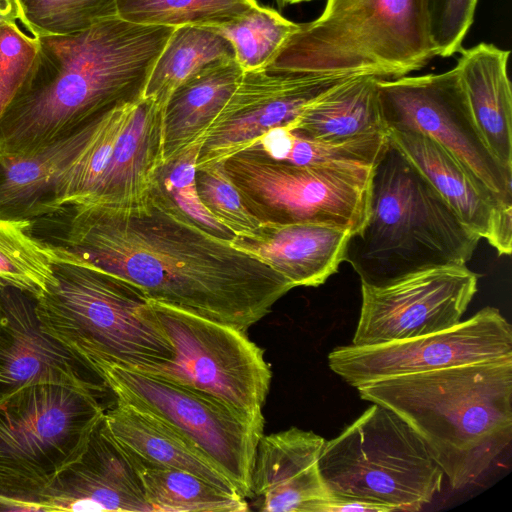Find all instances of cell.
<instances>
[{
  "mask_svg": "<svg viewBox=\"0 0 512 512\" xmlns=\"http://www.w3.org/2000/svg\"><path fill=\"white\" fill-rule=\"evenodd\" d=\"M27 231L60 261L124 279L151 300L247 331L293 284L259 257L215 237L153 186L125 205L66 203Z\"/></svg>",
  "mask_w": 512,
  "mask_h": 512,
  "instance_id": "6da1fadb",
  "label": "cell"
},
{
  "mask_svg": "<svg viewBox=\"0 0 512 512\" xmlns=\"http://www.w3.org/2000/svg\"><path fill=\"white\" fill-rule=\"evenodd\" d=\"M175 28L116 16L71 34H39L33 65L0 116V153L33 155L142 98Z\"/></svg>",
  "mask_w": 512,
  "mask_h": 512,
  "instance_id": "7a4b0ae2",
  "label": "cell"
},
{
  "mask_svg": "<svg viewBox=\"0 0 512 512\" xmlns=\"http://www.w3.org/2000/svg\"><path fill=\"white\" fill-rule=\"evenodd\" d=\"M422 438L453 489L474 483L512 440V357L390 377L357 387Z\"/></svg>",
  "mask_w": 512,
  "mask_h": 512,
  "instance_id": "3957f363",
  "label": "cell"
},
{
  "mask_svg": "<svg viewBox=\"0 0 512 512\" xmlns=\"http://www.w3.org/2000/svg\"><path fill=\"white\" fill-rule=\"evenodd\" d=\"M480 239L388 138L373 168L365 223L350 235L344 261L361 284L378 286L466 265Z\"/></svg>",
  "mask_w": 512,
  "mask_h": 512,
  "instance_id": "277c9868",
  "label": "cell"
},
{
  "mask_svg": "<svg viewBox=\"0 0 512 512\" xmlns=\"http://www.w3.org/2000/svg\"><path fill=\"white\" fill-rule=\"evenodd\" d=\"M435 56L426 0H326L266 69L395 79Z\"/></svg>",
  "mask_w": 512,
  "mask_h": 512,
  "instance_id": "5b68a950",
  "label": "cell"
},
{
  "mask_svg": "<svg viewBox=\"0 0 512 512\" xmlns=\"http://www.w3.org/2000/svg\"><path fill=\"white\" fill-rule=\"evenodd\" d=\"M53 274L37 298L41 328L96 372L101 365L141 371L173 357L152 301L141 289L71 261L54 262Z\"/></svg>",
  "mask_w": 512,
  "mask_h": 512,
  "instance_id": "8992f818",
  "label": "cell"
},
{
  "mask_svg": "<svg viewBox=\"0 0 512 512\" xmlns=\"http://www.w3.org/2000/svg\"><path fill=\"white\" fill-rule=\"evenodd\" d=\"M99 397L44 383L0 401V511H40L45 490L80 459L103 419Z\"/></svg>",
  "mask_w": 512,
  "mask_h": 512,
  "instance_id": "52a82bcc",
  "label": "cell"
},
{
  "mask_svg": "<svg viewBox=\"0 0 512 512\" xmlns=\"http://www.w3.org/2000/svg\"><path fill=\"white\" fill-rule=\"evenodd\" d=\"M319 470L332 496L416 512L440 492L444 473L418 433L373 403L337 437L325 441Z\"/></svg>",
  "mask_w": 512,
  "mask_h": 512,
  "instance_id": "ba28073f",
  "label": "cell"
},
{
  "mask_svg": "<svg viewBox=\"0 0 512 512\" xmlns=\"http://www.w3.org/2000/svg\"><path fill=\"white\" fill-rule=\"evenodd\" d=\"M222 164L244 205L261 224L312 223L353 234L365 223L374 166H298L250 149Z\"/></svg>",
  "mask_w": 512,
  "mask_h": 512,
  "instance_id": "9c48e42d",
  "label": "cell"
},
{
  "mask_svg": "<svg viewBox=\"0 0 512 512\" xmlns=\"http://www.w3.org/2000/svg\"><path fill=\"white\" fill-rule=\"evenodd\" d=\"M97 372L117 400L168 424L203 452L250 497V479L264 417L249 416L204 392L115 365Z\"/></svg>",
  "mask_w": 512,
  "mask_h": 512,
  "instance_id": "30bf717a",
  "label": "cell"
},
{
  "mask_svg": "<svg viewBox=\"0 0 512 512\" xmlns=\"http://www.w3.org/2000/svg\"><path fill=\"white\" fill-rule=\"evenodd\" d=\"M173 357L141 370L263 417L272 372L246 331L152 301ZM138 371V370H137Z\"/></svg>",
  "mask_w": 512,
  "mask_h": 512,
  "instance_id": "8fae6325",
  "label": "cell"
},
{
  "mask_svg": "<svg viewBox=\"0 0 512 512\" xmlns=\"http://www.w3.org/2000/svg\"><path fill=\"white\" fill-rule=\"evenodd\" d=\"M377 88L388 130L416 131L432 138L491 192L512 204V171L487 147L456 67L437 74L379 79Z\"/></svg>",
  "mask_w": 512,
  "mask_h": 512,
  "instance_id": "7c38bea8",
  "label": "cell"
},
{
  "mask_svg": "<svg viewBox=\"0 0 512 512\" xmlns=\"http://www.w3.org/2000/svg\"><path fill=\"white\" fill-rule=\"evenodd\" d=\"M512 357V328L494 307L439 332L371 346H339L330 369L357 388L380 379Z\"/></svg>",
  "mask_w": 512,
  "mask_h": 512,
  "instance_id": "4fadbf2b",
  "label": "cell"
},
{
  "mask_svg": "<svg viewBox=\"0 0 512 512\" xmlns=\"http://www.w3.org/2000/svg\"><path fill=\"white\" fill-rule=\"evenodd\" d=\"M477 284L478 275L466 265L430 268L384 285L361 284L351 345H378L449 329L462 320Z\"/></svg>",
  "mask_w": 512,
  "mask_h": 512,
  "instance_id": "5bb4252c",
  "label": "cell"
},
{
  "mask_svg": "<svg viewBox=\"0 0 512 512\" xmlns=\"http://www.w3.org/2000/svg\"><path fill=\"white\" fill-rule=\"evenodd\" d=\"M349 77L267 69L244 72L203 137L196 169L251 147L272 128L291 127L309 104Z\"/></svg>",
  "mask_w": 512,
  "mask_h": 512,
  "instance_id": "9a60e30c",
  "label": "cell"
},
{
  "mask_svg": "<svg viewBox=\"0 0 512 512\" xmlns=\"http://www.w3.org/2000/svg\"><path fill=\"white\" fill-rule=\"evenodd\" d=\"M37 297L0 285V401L34 384H62L101 396L109 390L89 364L45 333Z\"/></svg>",
  "mask_w": 512,
  "mask_h": 512,
  "instance_id": "2e32d148",
  "label": "cell"
},
{
  "mask_svg": "<svg viewBox=\"0 0 512 512\" xmlns=\"http://www.w3.org/2000/svg\"><path fill=\"white\" fill-rule=\"evenodd\" d=\"M40 511L151 512L137 468L104 417L76 462L43 493Z\"/></svg>",
  "mask_w": 512,
  "mask_h": 512,
  "instance_id": "e0dca14e",
  "label": "cell"
},
{
  "mask_svg": "<svg viewBox=\"0 0 512 512\" xmlns=\"http://www.w3.org/2000/svg\"><path fill=\"white\" fill-rule=\"evenodd\" d=\"M388 138L438 191L460 220L499 255L512 250V204L475 178L449 151L416 131L389 129Z\"/></svg>",
  "mask_w": 512,
  "mask_h": 512,
  "instance_id": "ac0fdd59",
  "label": "cell"
},
{
  "mask_svg": "<svg viewBox=\"0 0 512 512\" xmlns=\"http://www.w3.org/2000/svg\"><path fill=\"white\" fill-rule=\"evenodd\" d=\"M325 439L296 427L262 435L250 479V497L264 512H311L332 495L319 470Z\"/></svg>",
  "mask_w": 512,
  "mask_h": 512,
  "instance_id": "d6986e66",
  "label": "cell"
},
{
  "mask_svg": "<svg viewBox=\"0 0 512 512\" xmlns=\"http://www.w3.org/2000/svg\"><path fill=\"white\" fill-rule=\"evenodd\" d=\"M350 235L321 224L264 223L249 234L235 235L231 243L262 259L294 287H317L338 271Z\"/></svg>",
  "mask_w": 512,
  "mask_h": 512,
  "instance_id": "ffe728a7",
  "label": "cell"
},
{
  "mask_svg": "<svg viewBox=\"0 0 512 512\" xmlns=\"http://www.w3.org/2000/svg\"><path fill=\"white\" fill-rule=\"evenodd\" d=\"M92 122L30 156L0 153V220H32L56 210L63 178Z\"/></svg>",
  "mask_w": 512,
  "mask_h": 512,
  "instance_id": "44dd1931",
  "label": "cell"
},
{
  "mask_svg": "<svg viewBox=\"0 0 512 512\" xmlns=\"http://www.w3.org/2000/svg\"><path fill=\"white\" fill-rule=\"evenodd\" d=\"M460 53L455 67L475 123L493 156L512 171L510 51L482 42Z\"/></svg>",
  "mask_w": 512,
  "mask_h": 512,
  "instance_id": "7402d4cb",
  "label": "cell"
},
{
  "mask_svg": "<svg viewBox=\"0 0 512 512\" xmlns=\"http://www.w3.org/2000/svg\"><path fill=\"white\" fill-rule=\"evenodd\" d=\"M162 111L151 98L134 102L108 170L86 203L125 205L150 191L163 162Z\"/></svg>",
  "mask_w": 512,
  "mask_h": 512,
  "instance_id": "603a6c76",
  "label": "cell"
},
{
  "mask_svg": "<svg viewBox=\"0 0 512 512\" xmlns=\"http://www.w3.org/2000/svg\"><path fill=\"white\" fill-rule=\"evenodd\" d=\"M104 422L113 438L135 458L190 472L227 492L239 494L203 452L155 416L116 399L114 406L105 411Z\"/></svg>",
  "mask_w": 512,
  "mask_h": 512,
  "instance_id": "cb8c5ba5",
  "label": "cell"
},
{
  "mask_svg": "<svg viewBox=\"0 0 512 512\" xmlns=\"http://www.w3.org/2000/svg\"><path fill=\"white\" fill-rule=\"evenodd\" d=\"M243 74L235 58L220 60L190 76L172 92L162 111L163 162L203 141Z\"/></svg>",
  "mask_w": 512,
  "mask_h": 512,
  "instance_id": "d4e9b609",
  "label": "cell"
},
{
  "mask_svg": "<svg viewBox=\"0 0 512 512\" xmlns=\"http://www.w3.org/2000/svg\"><path fill=\"white\" fill-rule=\"evenodd\" d=\"M378 80L368 75L345 79L309 104L288 128L313 140L335 143L388 134Z\"/></svg>",
  "mask_w": 512,
  "mask_h": 512,
  "instance_id": "484cf974",
  "label": "cell"
},
{
  "mask_svg": "<svg viewBox=\"0 0 512 512\" xmlns=\"http://www.w3.org/2000/svg\"><path fill=\"white\" fill-rule=\"evenodd\" d=\"M231 58H235L231 43L214 27H176L152 68L143 97L163 109L183 81L214 62Z\"/></svg>",
  "mask_w": 512,
  "mask_h": 512,
  "instance_id": "4316f807",
  "label": "cell"
},
{
  "mask_svg": "<svg viewBox=\"0 0 512 512\" xmlns=\"http://www.w3.org/2000/svg\"><path fill=\"white\" fill-rule=\"evenodd\" d=\"M130 456L139 473L151 512L249 510L246 498L239 494L227 492L190 472L156 466Z\"/></svg>",
  "mask_w": 512,
  "mask_h": 512,
  "instance_id": "83f0119b",
  "label": "cell"
},
{
  "mask_svg": "<svg viewBox=\"0 0 512 512\" xmlns=\"http://www.w3.org/2000/svg\"><path fill=\"white\" fill-rule=\"evenodd\" d=\"M387 143L388 134L335 143L304 137L288 127H276L247 149L272 160L298 166L337 163L374 166Z\"/></svg>",
  "mask_w": 512,
  "mask_h": 512,
  "instance_id": "f1b7e54d",
  "label": "cell"
},
{
  "mask_svg": "<svg viewBox=\"0 0 512 512\" xmlns=\"http://www.w3.org/2000/svg\"><path fill=\"white\" fill-rule=\"evenodd\" d=\"M134 102L119 104L93 120L83 146L63 178L59 207L66 203H86L92 198L108 170Z\"/></svg>",
  "mask_w": 512,
  "mask_h": 512,
  "instance_id": "f546056e",
  "label": "cell"
},
{
  "mask_svg": "<svg viewBox=\"0 0 512 512\" xmlns=\"http://www.w3.org/2000/svg\"><path fill=\"white\" fill-rule=\"evenodd\" d=\"M117 16L125 21L179 27H217L255 8L256 0H116Z\"/></svg>",
  "mask_w": 512,
  "mask_h": 512,
  "instance_id": "4dcf8cb0",
  "label": "cell"
},
{
  "mask_svg": "<svg viewBox=\"0 0 512 512\" xmlns=\"http://www.w3.org/2000/svg\"><path fill=\"white\" fill-rule=\"evenodd\" d=\"M29 220H0V285L29 292L37 298L54 281L56 254L28 231Z\"/></svg>",
  "mask_w": 512,
  "mask_h": 512,
  "instance_id": "1f68e13d",
  "label": "cell"
},
{
  "mask_svg": "<svg viewBox=\"0 0 512 512\" xmlns=\"http://www.w3.org/2000/svg\"><path fill=\"white\" fill-rule=\"evenodd\" d=\"M214 28L229 40L236 61L247 72L266 69L300 24L259 4L245 15Z\"/></svg>",
  "mask_w": 512,
  "mask_h": 512,
  "instance_id": "d6a6232c",
  "label": "cell"
},
{
  "mask_svg": "<svg viewBox=\"0 0 512 512\" xmlns=\"http://www.w3.org/2000/svg\"><path fill=\"white\" fill-rule=\"evenodd\" d=\"M201 145L202 142H196L174 158L163 162L156 171L152 186L201 229L231 241L235 234L208 212L198 196L195 173Z\"/></svg>",
  "mask_w": 512,
  "mask_h": 512,
  "instance_id": "836d02e7",
  "label": "cell"
},
{
  "mask_svg": "<svg viewBox=\"0 0 512 512\" xmlns=\"http://www.w3.org/2000/svg\"><path fill=\"white\" fill-rule=\"evenodd\" d=\"M25 21L39 34L79 32L117 16L116 0H17Z\"/></svg>",
  "mask_w": 512,
  "mask_h": 512,
  "instance_id": "e575fe53",
  "label": "cell"
},
{
  "mask_svg": "<svg viewBox=\"0 0 512 512\" xmlns=\"http://www.w3.org/2000/svg\"><path fill=\"white\" fill-rule=\"evenodd\" d=\"M195 182L204 207L235 235L249 234L261 224L244 205L222 162L196 169Z\"/></svg>",
  "mask_w": 512,
  "mask_h": 512,
  "instance_id": "d590c367",
  "label": "cell"
},
{
  "mask_svg": "<svg viewBox=\"0 0 512 512\" xmlns=\"http://www.w3.org/2000/svg\"><path fill=\"white\" fill-rule=\"evenodd\" d=\"M38 48V34L29 25L0 28V116L27 77Z\"/></svg>",
  "mask_w": 512,
  "mask_h": 512,
  "instance_id": "8d00e7d4",
  "label": "cell"
},
{
  "mask_svg": "<svg viewBox=\"0 0 512 512\" xmlns=\"http://www.w3.org/2000/svg\"><path fill=\"white\" fill-rule=\"evenodd\" d=\"M478 0H426L431 38L436 55L451 57L460 52L474 21Z\"/></svg>",
  "mask_w": 512,
  "mask_h": 512,
  "instance_id": "74e56055",
  "label": "cell"
},
{
  "mask_svg": "<svg viewBox=\"0 0 512 512\" xmlns=\"http://www.w3.org/2000/svg\"><path fill=\"white\" fill-rule=\"evenodd\" d=\"M311 512H391L383 505L357 499L331 496L316 502Z\"/></svg>",
  "mask_w": 512,
  "mask_h": 512,
  "instance_id": "f35d334b",
  "label": "cell"
},
{
  "mask_svg": "<svg viewBox=\"0 0 512 512\" xmlns=\"http://www.w3.org/2000/svg\"><path fill=\"white\" fill-rule=\"evenodd\" d=\"M7 24H27L17 0H0V28Z\"/></svg>",
  "mask_w": 512,
  "mask_h": 512,
  "instance_id": "ab89813d",
  "label": "cell"
},
{
  "mask_svg": "<svg viewBox=\"0 0 512 512\" xmlns=\"http://www.w3.org/2000/svg\"><path fill=\"white\" fill-rule=\"evenodd\" d=\"M309 1H312V0H286V3L288 5V4H298V3H302V2H309Z\"/></svg>",
  "mask_w": 512,
  "mask_h": 512,
  "instance_id": "60d3db41",
  "label": "cell"
},
{
  "mask_svg": "<svg viewBox=\"0 0 512 512\" xmlns=\"http://www.w3.org/2000/svg\"><path fill=\"white\" fill-rule=\"evenodd\" d=\"M276 2L279 8H284L287 5L286 0H276Z\"/></svg>",
  "mask_w": 512,
  "mask_h": 512,
  "instance_id": "b9f144b4",
  "label": "cell"
}]
</instances>
